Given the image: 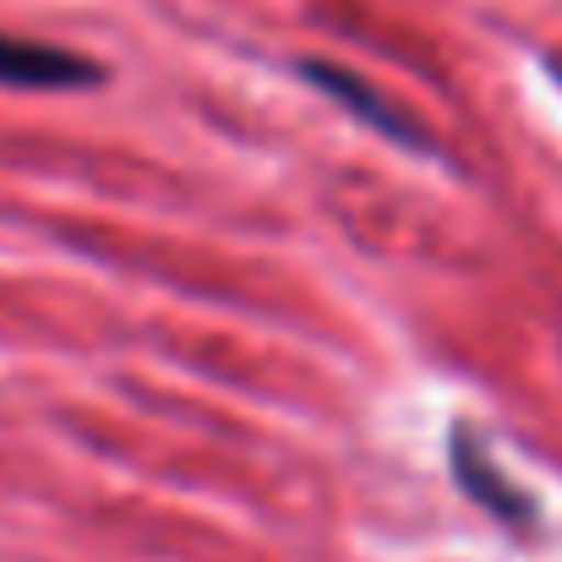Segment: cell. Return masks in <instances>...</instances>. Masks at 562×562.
I'll return each instance as SVG.
<instances>
[{"label": "cell", "instance_id": "7a4b0ae2", "mask_svg": "<svg viewBox=\"0 0 562 562\" xmlns=\"http://www.w3.org/2000/svg\"><path fill=\"white\" fill-rule=\"evenodd\" d=\"M306 77H312V82H323V88H328L345 110H356L361 121H372V126H382V132H393L398 143H415L409 121H404V115H393V110H382L367 82H356V77H345V71H334V66H306Z\"/></svg>", "mask_w": 562, "mask_h": 562}, {"label": "cell", "instance_id": "6da1fadb", "mask_svg": "<svg viewBox=\"0 0 562 562\" xmlns=\"http://www.w3.org/2000/svg\"><path fill=\"white\" fill-rule=\"evenodd\" d=\"M93 77H99V66L71 55V49L0 33V82H11V88H77V82H93Z\"/></svg>", "mask_w": 562, "mask_h": 562}]
</instances>
